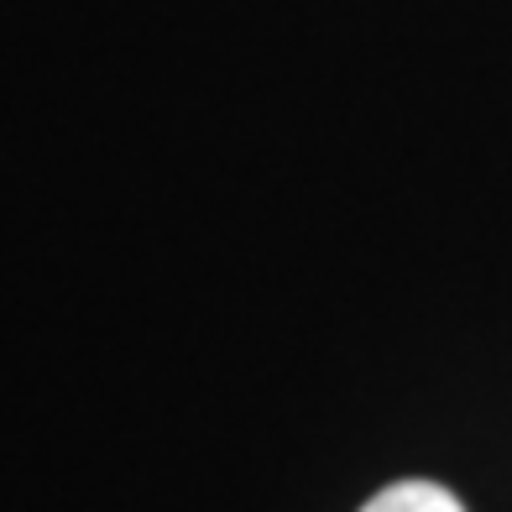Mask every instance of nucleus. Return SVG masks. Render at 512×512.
Here are the masks:
<instances>
[{
	"instance_id": "1",
	"label": "nucleus",
	"mask_w": 512,
	"mask_h": 512,
	"mask_svg": "<svg viewBox=\"0 0 512 512\" xmlns=\"http://www.w3.org/2000/svg\"><path fill=\"white\" fill-rule=\"evenodd\" d=\"M361 512H465V507L450 486H439V481H398V486H387V492L371 497Z\"/></svg>"
}]
</instances>
